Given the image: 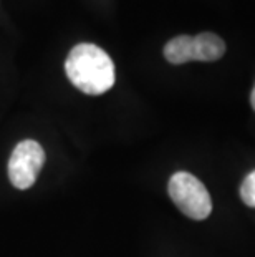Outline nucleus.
Listing matches in <instances>:
<instances>
[{"instance_id":"f257e3e1","label":"nucleus","mask_w":255,"mask_h":257,"mask_svg":"<svg viewBox=\"0 0 255 257\" xmlns=\"http://www.w3.org/2000/svg\"><path fill=\"white\" fill-rule=\"evenodd\" d=\"M65 72L73 86L91 96L106 93L115 85V63L103 48L93 43H78L68 53Z\"/></svg>"},{"instance_id":"f03ea898","label":"nucleus","mask_w":255,"mask_h":257,"mask_svg":"<svg viewBox=\"0 0 255 257\" xmlns=\"http://www.w3.org/2000/svg\"><path fill=\"white\" fill-rule=\"evenodd\" d=\"M167 191L172 202L181 209L182 214L194 221L205 219L212 211L209 191L191 173L179 171L172 174L167 184Z\"/></svg>"},{"instance_id":"7ed1b4c3","label":"nucleus","mask_w":255,"mask_h":257,"mask_svg":"<svg viewBox=\"0 0 255 257\" xmlns=\"http://www.w3.org/2000/svg\"><path fill=\"white\" fill-rule=\"evenodd\" d=\"M45 163V151L34 140H25L15 146L9 160V179L17 189H29L37 181Z\"/></svg>"},{"instance_id":"20e7f679","label":"nucleus","mask_w":255,"mask_h":257,"mask_svg":"<svg viewBox=\"0 0 255 257\" xmlns=\"http://www.w3.org/2000/svg\"><path fill=\"white\" fill-rule=\"evenodd\" d=\"M225 53L224 40L210 32L194 37V62H215Z\"/></svg>"},{"instance_id":"39448f33","label":"nucleus","mask_w":255,"mask_h":257,"mask_svg":"<svg viewBox=\"0 0 255 257\" xmlns=\"http://www.w3.org/2000/svg\"><path fill=\"white\" fill-rule=\"evenodd\" d=\"M164 57L172 65L194 62V37L179 35L166 43Z\"/></svg>"},{"instance_id":"423d86ee","label":"nucleus","mask_w":255,"mask_h":257,"mask_svg":"<svg viewBox=\"0 0 255 257\" xmlns=\"http://www.w3.org/2000/svg\"><path fill=\"white\" fill-rule=\"evenodd\" d=\"M240 198L247 206L255 207V171H252L243 179L240 186Z\"/></svg>"},{"instance_id":"0eeeda50","label":"nucleus","mask_w":255,"mask_h":257,"mask_svg":"<svg viewBox=\"0 0 255 257\" xmlns=\"http://www.w3.org/2000/svg\"><path fill=\"white\" fill-rule=\"evenodd\" d=\"M250 105L252 108L255 110V86H253V90H252V95H250Z\"/></svg>"}]
</instances>
